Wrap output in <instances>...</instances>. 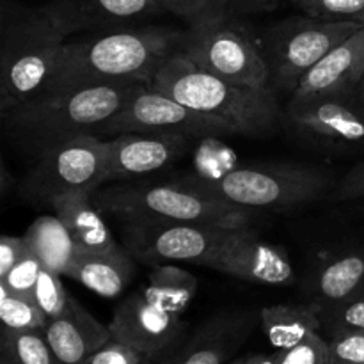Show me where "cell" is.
Masks as SVG:
<instances>
[{"label": "cell", "mask_w": 364, "mask_h": 364, "mask_svg": "<svg viewBox=\"0 0 364 364\" xmlns=\"http://www.w3.org/2000/svg\"><path fill=\"white\" fill-rule=\"evenodd\" d=\"M142 84L89 85L43 92L0 112L4 132L14 144L38 156L63 141L96 135Z\"/></svg>", "instance_id": "7a4b0ae2"}, {"label": "cell", "mask_w": 364, "mask_h": 364, "mask_svg": "<svg viewBox=\"0 0 364 364\" xmlns=\"http://www.w3.org/2000/svg\"><path fill=\"white\" fill-rule=\"evenodd\" d=\"M258 322L259 311L252 309L219 313L206 320L194 336L164 364H228L247 341Z\"/></svg>", "instance_id": "e0dca14e"}, {"label": "cell", "mask_w": 364, "mask_h": 364, "mask_svg": "<svg viewBox=\"0 0 364 364\" xmlns=\"http://www.w3.org/2000/svg\"><path fill=\"white\" fill-rule=\"evenodd\" d=\"M183 32L166 27H128L68 39L50 91L112 84H149L159 64L180 45Z\"/></svg>", "instance_id": "6da1fadb"}, {"label": "cell", "mask_w": 364, "mask_h": 364, "mask_svg": "<svg viewBox=\"0 0 364 364\" xmlns=\"http://www.w3.org/2000/svg\"><path fill=\"white\" fill-rule=\"evenodd\" d=\"M176 50L196 66L235 84L272 87L269 64L259 41L230 13L191 25L181 34Z\"/></svg>", "instance_id": "52a82bcc"}, {"label": "cell", "mask_w": 364, "mask_h": 364, "mask_svg": "<svg viewBox=\"0 0 364 364\" xmlns=\"http://www.w3.org/2000/svg\"><path fill=\"white\" fill-rule=\"evenodd\" d=\"M336 201H352V199H364V162L350 171L338 185L334 192Z\"/></svg>", "instance_id": "8d00e7d4"}, {"label": "cell", "mask_w": 364, "mask_h": 364, "mask_svg": "<svg viewBox=\"0 0 364 364\" xmlns=\"http://www.w3.org/2000/svg\"><path fill=\"white\" fill-rule=\"evenodd\" d=\"M198 288V277L180 267V263H162L149 270L144 294L149 301L166 311L183 316L191 302L194 301Z\"/></svg>", "instance_id": "d4e9b609"}, {"label": "cell", "mask_w": 364, "mask_h": 364, "mask_svg": "<svg viewBox=\"0 0 364 364\" xmlns=\"http://www.w3.org/2000/svg\"><path fill=\"white\" fill-rule=\"evenodd\" d=\"M191 139L171 134H119L107 139V181H130L173 166Z\"/></svg>", "instance_id": "9a60e30c"}, {"label": "cell", "mask_w": 364, "mask_h": 364, "mask_svg": "<svg viewBox=\"0 0 364 364\" xmlns=\"http://www.w3.org/2000/svg\"><path fill=\"white\" fill-rule=\"evenodd\" d=\"M306 16L364 25V0H294Z\"/></svg>", "instance_id": "83f0119b"}, {"label": "cell", "mask_w": 364, "mask_h": 364, "mask_svg": "<svg viewBox=\"0 0 364 364\" xmlns=\"http://www.w3.org/2000/svg\"><path fill=\"white\" fill-rule=\"evenodd\" d=\"M68 38L46 9L4 0L0 7V112L48 89Z\"/></svg>", "instance_id": "277c9868"}, {"label": "cell", "mask_w": 364, "mask_h": 364, "mask_svg": "<svg viewBox=\"0 0 364 364\" xmlns=\"http://www.w3.org/2000/svg\"><path fill=\"white\" fill-rule=\"evenodd\" d=\"M162 13H171L188 25H198L228 14L230 0H156Z\"/></svg>", "instance_id": "4dcf8cb0"}, {"label": "cell", "mask_w": 364, "mask_h": 364, "mask_svg": "<svg viewBox=\"0 0 364 364\" xmlns=\"http://www.w3.org/2000/svg\"><path fill=\"white\" fill-rule=\"evenodd\" d=\"M231 228L181 223H127L124 249L149 267L192 263L205 267Z\"/></svg>", "instance_id": "8fae6325"}, {"label": "cell", "mask_w": 364, "mask_h": 364, "mask_svg": "<svg viewBox=\"0 0 364 364\" xmlns=\"http://www.w3.org/2000/svg\"><path fill=\"white\" fill-rule=\"evenodd\" d=\"M364 77V27L331 50L302 77L290 98L352 96L358 98Z\"/></svg>", "instance_id": "ac0fdd59"}, {"label": "cell", "mask_w": 364, "mask_h": 364, "mask_svg": "<svg viewBox=\"0 0 364 364\" xmlns=\"http://www.w3.org/2000/svg\"><path fill=\"white\" fill-rule=\"evenodd\" d=\"M34 301L45 311L48 320L59 318V316H63L66 313L71 301V295L64 288L63 281H60V274L43 267L38 284H36Z\"/></svg>", "instance_id": "f1b7e54d"}, {"label": "cell", "mask_w": 364, "mask_h": 364, "mask_svg": "<svg viewBox=\"0 0 364 364\" xmlns=\"http://www.w3.org/2000/svg\"><path fill=\"white\" fill-rule=\"evenodd\" d=\"M102 213L124 223H181L217 228H249L251 210L174 181L169 185L119 183L95 192Z\"/></svg>", "instance_id": "5b68a950"}, {"label": "cell", "mask_w": 364, "mask_h": 364, "mask_svg": "<svg viewBox=\"0 0 364 364\" xmlns=\"http://www.w3.org/2000/svg\"><path fill=\"white\" fill-rule=\"evenodd\" d=\"M103 183H107V139L82 135L39 153L21 188L25 198L52 205L57 198L73 192L95 194Z\"/></svg>", "instance_id": "9c48e42d"}, {"label": "cell", "mask_w": 364, "mask_h": 364, "mask_svg": "<svg viewBox=\"0 0 364 364\" xmlns=\"http://www.w3.org/2000/svg\"><path fill=\"white\" fill-rule=\"evenodd\" d=\"M327 364H364V331H347L331 336Z\"/></svg>", "instance_id": "836d02e7"}, {"label": "cell", "mask_w": 364, "mask_h": 364, "mask_svg": "<svg viewBox=\"0 0 364 364\" xmlns=\"http://www.w3.org/2000/svg\"><path fill=\"white\" fill-rule=\"evenodd\" d=\"M205 267L263 287H288L295 281L287 249L263 242L249 228L228 230Z\"/></svg>", "instance_id": "7c38bea8"}, {"label": "cell", "mask_w": 364, "mask_h": 364, "mask_svg": "<svg viewBox=\"0 0 364 364\" xmlns=\"http://www.w3.org/2000/svg\"><path fill=\"white\" fill-rule=\"evenodd\" d=\"M277 361H279V350L274 354H247L228 364H277Z\"/></svg>", "instance_id": "f35d334b"}, {"label": "cell", "mask_w": 364, "mask_h": 364, "mask_svg": "<svg viewBox=\"0 0 364 364\" xmlns=\"http://www.w3.org/2000/svg\"><path fill=\"white\" fill-rule=\"evenodd\" d=\"M309 287L311 302L322 309L364 294V249L343 252L322 263Z\"/></svg>", "instance_id": "44dd1931"}, {"label": "cell", "mask_w": 364, "mask_h": 364, "mask_svg": "<svg viewBox=\"0 0 364 364\" xmlns=\"http://www.w3.org/2000/svg\"><path fill=\"white\" fill-rule=\"evenodd\" d=\"M85 364H149V358L121 341L110 340L96 350Z\"/></svg>", "instance_id": "e575fe53"}, {"label": "cell", "mask_w": 364, "mask_h": 364, "mask_svg": "<svg viewBox=\"0 0 364 364\" xmlns=\"http://www.w3.org/2000/svg\"><path fill=\"white\" fill-rule=\"evenodd\" d=\"M363 27L355 21H327L306 14L269 27L258 41L269 64L270 84L291 95L320 59Z\"/></svg>", "instance_id": "ba28073f"}, {"label": "cell", "mask_w": 364, "mask_h": 364, "mask_svg": "<svg viewBox=\"0 0 364 364\" xmlns=\"http://www.w3.org/2000/svg\"><path fill=\"white\" fill-rule=\"evenodd\" d=\"M181 183L247 210H290L326 198L334 176L318 166L272 164L235 167L217 178L185 176Z\"/></svg>", "instance_id": "8992f818"}, {"label": "cell", "mask_w": 364, "mask_h": 364, "mask_svg": "<svg viewBox=\"0 0 364 364\" xmlns=\"http://www.w3.org/2000/svg\"><path fill=\"white\" fill-rule=\"evenodd\" d=\"M2 364H59L45 331H7L2 333Z\"/></svg>", "instance_id": "484cf974"}, {"label": "cell", "mask_w": 364, "mask_h": 364, "mask_svg": "<svg viewBox=\"0 0 364 364\" xmlns=\"http://www.w3.org/2000/svg\"><path fill=\"white\" fill-rule=\"evenodd\" d=\"M0 318L7 331H45L48 316L36 301L14 295L0 284Z\"/></svg>", "instance_id": "4316f807"}, {"label": "cell", "mask_w": 364, "mask_h": 364, "mask_svg": "<svg viewBox=\"0 0 364 364\" xmlns=\"http://www.w3.org/2000/svg\"><path fill=\"white\" fill-rule=\"evenodd\" d=\"M45 338L59 364H85L96 350L112 340V333L71 297L66 313L48 320Z\"/></svg>", "instance_id": "d6986e66"}, {"label": "cell", "mask_w": 364, "mask_h": 364, "mask_svg": "<svg viewBox=\"0 0 364 364\" xmlns=\"http://www.w3.org/2000/svg\"><path fill=\"white\" fill-rule=\"evenodd\" d=\"M235 2V0H230V4H228V9H230V6H231V4H233Z\"/></svg>", "instance_id": "60d3db41"}, {"label": "cell", "mask_w": 364, "mask_h": 364, "mask_svg": "<svg viewBox=\"0 0 364 364\" xmlns=\"http://www.w3.org/2000/svg\"><path fill=\"white\" fill-rule=\"evenodd\" d=\"M109 327L112 340L142 352L149 359L174 347L183 333L181 316L156 306L144 291L124 299Z\"/></svg>", "instance_id": "5bb4252c"}, {"label": "cell", "mask_w": 364, "mask_h": 364, "mask_svg": "<svg viewBox=\"0 0 364 364\" xmlns=\"http://www.w3.org/2000/svg\"><path fill=\"white\" fill-rule=\"evenodd\" d=\"M148 85L196 112L224 121L240 135L270 134L281 117L272 87L235 84L196 66L178 50L159 64Z\"/></svg>", "instance_id": "3957f363"}, {"label": "cell", "mask_w": 364, "mask_h": 364, "mask_svg": "<svg viewBox=\"0 0 364 364\" xmlns=\"http://www.w3.org/2000/svg\"><path fill=\"white\" fill-rule=\"evenodd\" d=\"M287 119L295 132L329 148L364 144V109L352 96L290 98Z\"/></svg>", "instance_id": "4fadbf2b"}, {"label": "cell", "mask_w": 364, "mask_h": 364, "mask_svg": "<svg viewBox=\"0 0 364 364\" xmlns=\"http://www.w3.org/2000/svg\"><path fill=\"white\" fill-rule=\"evenodd\" d=\"M119 134H171L205 139L233 135L235 130L224 121L196 112L171 96L142 84L119 112L96 132L100 137Z\"/></svg>", "instance_id": "30bf717a"}, {"label": "cell", "mask_w": 364, "mask_h": 364, "mask_svg": "<svg viewBox=\"0 0 364 364\" xmlns=\"http://www.w3.org/2000/svg\"><path fill=\"white\" fill-rule=\"evenodd\" d=\"M135 274L134 258L127 249L112 255L77 252L66 276L87 287L100 297L114 299L124 291Z\"/></svg>", "instance_id": "7402d4cb"}, {"label": "cell", "mask_w": 364, "mask_h": 364, "mask_svg": "<svg viewBox=\"0 0 364 364\" xmlns=\"http://www.w3.org/2000/svg\"><path fill=\"white\" fill-rule=\"evenodd\" d=\"M89 192H73L57 198L52 210L68 228L77 249L89 255H112L123 251L114 235L107 228L102 212L92 203Z\"/></svg>", "instance_id": "ffe728a7"}, {"label": "cell", "mask_w": 364, "mask_h": 364, "mask_svg": "<svg viewBox=\"0 0 364 364\" xmlns=\"http://www.w3.org/2000/svg\"><path fill=\"white\" fill-rule=\"evenodd\" d=\"M329 361V341L318 333L306 338L295 347L279 350L277 364H327Z\"/></svg>", "instance_id": "d6a6232c"}, {"label": "cell", "mask_w": 364, "mask_h": 364, "mask_svg": "<svg viewBox=\"0 0 364 364\" xmlns=\"http://www.w3.org/2000/svg\"><path fill=\"white\" fill-rule=\"evenodd\" d=\"M41 269L43 263L39 262L38 256L32 255L31 249H28L27 255L9 270V274L0 277V284H4V287L9 291H13L14 295H20V297L34 301L36 284H38Z\"/></svg>", "instance_id": "1f68e13d"}, {"label": "cell", "mask_w": 364, "mask_h": 364, "mask_svg": "<svg viewBox=\"0 0 364 364\" xmlns=\"http://www.w3.org/2000/svg\"><path fill=\"white\" fill-rule=\"evenodd\" d=\"M46 9L68 39L139 27L146 18L162 13L156 0H52Z\"/></svg>", "instance_id": "2e32d148"}, {"label": "cell", "mask_w": 364, "mask_h": 364, "mask_svg": "<svg viewBox=\"0 0 364 364\" xmlns=\"http://www.w3.org/2000/svg\"><path fill=\"white\" fill-rule=\"evenodd\" d=\"M28 252L23 237H0V277L7 276L9 270Z\"/></svg>", "instance_id": "d590c367"}, {"label": "cell", "mask_w": 364, "mask_h": 364, "mask_svg": "<svg viewBox=\"0 0 364 364\" xmlns=\"http://www.w3.org/2000/svg\"><path fill=\"white\" fill-rule=\"evenodd\" d=\"M322 329H327L329 336L347 331H364V294L341 304L323 308Z\"/></svg>", "instance_id": "f546056e"}, {"label": "cell", "mask_w": 364, "mask_h": 364, "mask_svg": "<svg viewBox=\"0 0 364 364\" xmlns=\"http://www.w3.org/2000/svg\"><path fill=\"white\" fill-rule=\"evenodd\" d=\"M23 240L43 267L66 276L78 249L73 237L57 215H41L27 228Z\"/></svg>", "instance_id": "cb8c5ba5"}, {"label": "cell", "mask_w": 364, "mask_h": 364, "mask_svg": "<svg viewBox=\"0 0 364 364\" xmlns=\"http://www.w3.org/2000/svg\"><path fill=\"white\" fill-rule=\"evenodd\" d=\"M259 326L276 350H287L322 329V308L311 301L265 306L259 309Z\"/></svg>", "instance_id": "603a6c76"}, {"label": "cell", "mask_w": 364, "mask_h": 364, "mask_svg": "<svg viewBox=\"0 0 364 364\" xmlns=\"http://www.w3.org/2000/svg\"><path fill=\"white\" fill-rule=\"evenodd\" d=\"M283 0H235L230 6L228 13L233 16H242V14H263L276 11Z\"/></svg>", "instance_id": "74e56055"}, {"label": "cell", "mask_w": 364, "mask_h": 364, "mask_svg": "<svg viewBox=\"0 0 364 364\" xmlns=\"http://www.w3.org/2000/svg\"><path fill=\"white\" fill-rule=\"evenodd\" d=\"M358 100L359 103H361V107L364 109V77H363V82L361 85H359V91H358Z\"/></svg>", "instance_id": "ab89813d"}]
</instances>
